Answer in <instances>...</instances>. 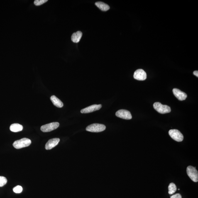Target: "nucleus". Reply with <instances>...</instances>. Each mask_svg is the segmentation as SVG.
<instances>
[{
    "label": "nucleus",
    "instance_id": "obj_18",
    "mask_svg": "<svg viewBox=\"0 0 198 198\" xmlns=\"http://www.w3.org/2000/svg\"><path fill=\"white\" fill-rule=\"evenodd\" d=\"M47 1H48L47 0H35L34 2V3L35 5L39 6L46 3Z\"/></svg>",
    "mask_w": 198,
    "mask_h": 198
},
{
    "label": "nucleus",
    "instance_id": "obj_7",
    "mask_svg": "<svg viewBox=\"0 0 198 198\" xmlns=\"http://www.w3.org/2000/svg\"><path fill=\"white\" fill-rule=\"evenodd\" d=\"M116 115L118 117L126 120L131 119L132 118L131 113L127 110L124 109L118 110L116 112Z\"/></svg>",
    "mask_w": 198,
    "mask_h": 198
},
{
    "label": "nucleus",
    "instance_id": "obj_11",
    "mask_svg": "<svg viewBox=\"0 0 198 198\" xmlns=\"http://www.w3.org/2000/svg\"><path fill=\"white\" fill-rule=\"evenodd\" d=\"M173 93L176 97L179 100L183 101L185 100L187 97V94L182 91H181L180 90L177 89H173Z\"/></svg>",
    "mask_w": 198,
    "mask_h": 198
},
{
    "label": "nucleus",
    "instance_id": "obj_16",
    "mask_svg": "<svg viewBox=\"0 0 198 198\" xmlns=\"http://www.w3.org/2000/svg\"><path fill=\"white\" fill-rule=\"evenodd\" d=\"M168 193L169 194H172L177 191V187L173 183H171L169 184L168 186Z\"/></svg>",
    "mask_w": 198,
    "mask_h": 198
},
{
    "label": "nucleus",
    "instance_id": "obj_19",
    "mask_svg": "<svg viewBox=\"0 0 198 198\" xmlns=\"http://www.w3.org/2000/svg\"><path fill=\"white\" fill-rule=\"evenodd\" d=\"M13 192L16 193H20L23 191V188L20 186H17L13 189Z\"/></svg>",
    "mask_w": 198,
    "mask_h": 198
},
{
    "label": "nucleus",
    "instance_id": "obj_9",
    "mask_svg": "<svg viewBox=\"0 0 198 198\" xmlns=\"http://www.w3.org/2000/svg\"><path fill=\"white\" fill-rule=\"evenodd\" d=\"M102 106L101 104L93 105L81 110L80 112L82 113H91L100 109Z\"/></svg>",
    "mask_w": 198,
    "mask_h": 198
},
{
    "label": "nucleus",
    "instance_id": "obj_2",
    "mask_svg": "<svg viewBox=\"0 0 198 198\" xmlns=\"http://www.w3.org/2000/svg\"><path fill=\"white\" fill-rule=\"evenodd\" d=\"M106 128L104 124L94 123L88 126L86 128V130L93 133H99L104 131Z\"/></svg>",
    "mask_w": 198,
    "mask_h": 198
},
{
    "label": "nucleus",
    "instance_id": "obj_10",
    "mask_svg": "<svg viewBox=\"0 0 198 198\" xmlns=\"http://www.w3.org/2000/svg\"><path fill=\"white\" fill-rule=\"evenodd\" d=\"M60 141V139L55 138L49 140L45 145V149L46 150H50L56 146Z\"/></svg>",
    "mask_w": 198,
    "mask_h": 198
},
{
    "label": "nucleus",
    "instance_id": "obj_20",
    "mask_svg": "<svg viewBox=\"0 0 198 198\" xmlns=\"http://www.w3.org/2000/svg\"><path fill=\"white\" fill-rule=\"evenodd\" d=\"M171 198H182V196L180 194L177 193L171 196Z\"/></svg>",
    "mask_w": 198,
    "mask_h": 198
},
{
    "label": "nucleus",
    "instance_id": "obj_5",
    "mask_svg": "<svg viewBox=\"0 0 198 198\" xmlns=\"http://www.w3.org/2000/svg\"><path fill=\"white\" fill-rule=\"evenodd\" d=\"M169 134L171 137L176 141L181 142L184 140L183 135L178 130H170L169 131Z\"/></svg>",
    "mask_w": 198,
    "mask_h": 198
},
{
    "label": "nucleus",
    "instance_id": "obj_22",
    "mask_svg": "<svg viewBox=\"0 0 198 198\" xmlns=\"http://www.w3.org/2000/svg\"><path fill=\"white\" fill-rule=\"evenodd\" d=\"M178 190H180V189H178Z\"/></svg>",
    "mask_w": 198,
    "mask_h": 198
},
{
    "label": "nucleus",
    "instance_id": "obj_1",
    "mask_svg": "<svg viewBox=\"0 0 198 198\" xmlns=\"http://www.w3.org/2000/svg\"><path fill=\"white\" fill-rule=\"evenodd\" d=\"M31 143V140L25 138L15 141L13 143V146L15 148L19 149L29 146Z\"/></svg>",
    "mask_w": 198,
    "mask_h": 198
},
{
    "label": "nucleus",
    "instance_id": "obj_4",
    "mask_svg": "<svg viewBox=\"0 0 198 198\" xmlns=\"http://www.w3.org/2000/svg\"><path fill=\"white\" fill-rule=\"evenodd\" d=\"M187 173L188 176L193 181L197 182L198 181V172L196 167L189 166L187 168Z\"/></svg>",
    "mask_w": 198,
    "mask_h": 198
},
{
    "label": "nucleus",
    "instance_id": "obj_14",
    "mask_svg": "<svg viewBox=\"0 0 198 198\" xmlns=\"http://www.w3.org/2000/svg\"><path fill=\"white\" fill-rule=\"evenodd\" d=\"M23 127L22 125L18 124V123H14L11 124L10 126V129L12 132H18L22 131L23 130Z\"/></svg>",
    "mask_w": 198,
    "mask_h": 198
},
{
    "label": "nucleus",
    "instance_id": "obj_8",
    "mask_svg": "<svg viewBox=\"0 0 198 198\" xmlns=\"http://www.w3.org/2000/svg\"><path fill=\"white\" fill-rule=\"evenodd\" d=\"M134 77L137 80L143 81L146 80L147 74L146 72L142 69H138L134 72Z\"/></svg>",
    "mask_w": 198,
    "mask_h": 198
},
{
    "label": "nucleus",
    "instance_id": "obj_17",
    "mask_svg": "<svg viewBox=\"0 0 198 198\" xmlns=\"http://www.w3.org/2000/svg\"><path fill=\"white\" fill-rule=\"evenodd\" d=\"M7 181V179L6 178L3 177V176H0V187L4 186L5 184H6Z\"/></svg>",
    "mask_w": 198,
    "mask_h": 198
},
{
    "label": "nucleus",
    "instance_id": "obj_21",
    "mask_svg": "<svg viewBox=\"0 0 198 198\" xmlns=\"http://www.w3.org/2000/svg\"><path fill=\"white\" fill-rule=\"evenodd\" d=\"M193 74L197 77H198V71H194L193 72Z\"/></svg>",
    "mask_w": 198,
    "mask_h": 198
},
{
    "label": "nucleus",
    "instance_id": "obj_3",
    "mask_svg": "<svg viewBox=\"0 0 198 198\" xmlns=\"http://www.w3.org/2000/svg\"><path fill=\"white\" fill-rule=\"evenodd\" d=\"M153 107L156 111L161 114H165L171 112V109L170 106L166 105H162L159 102H155L153 104Z\"/></svg>",
    "mask_w": 198,
    "mask_h": 198
},
{
    "label": "nucleus",
    "instance_id": "obj_12",
    "mask_svg": "<svg viewBox=\"0 0 198 198\" xmlns=\"http://www.w3.org/2000/svg\"><path fill=\"white\" fill-rule=\"evenodd\" d=\"M50 100H51L52 104L56 107L59 108L63 107L64 106L63 103L55 96H51Z\"/></svg>",
    "mask_w": 198,
    "mask_h": 198
},
{
    "label": "nucleus",
    "instance_id": "obj_13",
    "mask_svg": "<svg viewBox=\"0 0 198 198\" xmlns=\"http://www.w3.org/2000/svg\"><path fill=\"white\" fill-rule=\"evenodd\" d=\"M82 36V33L80 31H78L73 34L71 40L74 43H77L80 41Z\"/></svg>",
    "mask_w": 198,
    "mask_h": 198
},
{
    "label": "nucleus",
    "instance_id": "obj_6",
    "mask_svg": "<svg viewBox=\"0 0 198 198\" xmlns=\"http://www.w3.org/2000/svg\"><path fill=\"white\" fill-rule=\"evenodd\" d=\"M59 125L60 124L58 122L51 123L42 126L40 130L45 133L50 132L56 129L58 127Z\"/></svg>",
    "mask_w": 198,
    "mask_h": 198
},
{
    "label": "nucleus",
    "instance_id": "obj_15",
    "mask_svg": "<svg viewBox=\"0 0 198 198\" xmlns=\"http://www.w3.org/2000/svg\"><path fill=\"white\" fill-rule=\"evenodd\" d=\"M96 5L103 11H108L110 9V7L108 5L101 2H98L95 3Z\"/></svg>",
    "mask_w": 198,
    "mask_h": 198
}]
</instances>
